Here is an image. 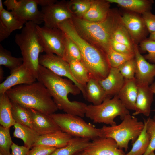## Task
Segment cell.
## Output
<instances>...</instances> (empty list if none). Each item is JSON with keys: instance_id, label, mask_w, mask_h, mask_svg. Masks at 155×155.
Masks as SVG:
<instances>
[{"instance_id": "cell-14", "label": "cell", "mask_w": 155, "mask_h": 155, "mask_svg": "<svg viewBox=\"0 0 155 155\" xmlns=\"http://www.w3.org/2000/svg\"><path fill=\"white\" fill-rule=\"evenodd\" d=\"M89 155H125L116 142L109 137H98L90 142L84 150Z\"/></svg>"}, {"instance_id": "cell-8", "label": "cell", "mask_w": 155, "mask_h": 155, "mask_svg": "<svg viewBox=\"0 0 155 155\" xmlns=\"http://www.w3.org/2000/svg\"><path fill=\"white\" fill-rule=\"evenodd\" d=\"M129 114L116 95L112 98L106 99L101 104L97 105H87L85 116L94 123H104L111 126L116 125L115 118L119 116L123 120L124 117Z\"/></svg>"}, {"instance_id": "cell-20", "label": "cell", "mask_w": 155, "mask_h": 155, "mask_svg": "<svg viewBox=\"0 0 155 155\" xmlns=\"http://www.w3.org/2000/svg\"><path fill=\"white\" fill-rule=\"evenodd\" d=\"M137 92V83L135 78L125 79L124 84L117 95L126 108L135 111Z\"/></svg>"}, {"instance_id": "cell-37", "label": "cell", "mask_w": 155, "mask_h": 155, "mask_svg": "<svg viewBox=\"0 0 155 155\" xmlns=\"http://www.w3.org/2000/svg\"><path fill=\"white\" fill-rule=\"evenodd\" d=\"M10 128L0 126V153L4 155H11L10 150L13 143L11 136Z\"/></svg>"}, {"instance_id": "cell-12", "label": "cell", "mask_w": 155, "mask_h": 155, "mask_svg": "<svg viewBox=\"0 0 155 155\" xmlns=\"http://www.w3.org/2000/svg\"><path fill=\"white\" fill-rule=\"evenodd\" d=\"M40 65L46 67L57 75L71 80L80 89L84 98L85 87L79 84L73 76L69 63L62 57L53 54L41 55L39 56Z\"/></svg>"}, {"instance_id": "cell-45", "label": "cell", "mask_w": 155, "mask_h": 155, "mask_svg": "<svg viewBox=\"0 0 155 155\" xmlns=\"http://www.w3.org/2000/svg\"><path fill=\"white\" fill-rule=\"evenodd\" d=\"M38 4L42 7L46 6L56 1V0H36Z\"/></svg>"}, {"instance_id": "cell-44", "label": "cell", "mask_w": 155, "mask_h": 155, "mask_svg": "<svg viewBox=\"0 0 155 155\" xmlns=\"http://www.w3.org/2000/svg\"><path fill=\"white\" fill-rule=\"evenodd\" d=\"M11 155H28L30 149L24 146H19L13 143L11 146Z\"/></svg>"}, {"instance_id": "cell-47", "label": "cell", "mask_w": 155, "mask_h": 155, "mask_svg": "<svg viewBox=\"0 0 155 155\" xmlns=\"http://www.w3.org/2000/svg\"><path fill=\"white\" fill-rule=\"evenodd\" d=\"M4 76V71L1 66H0V80L1 82L3 80Z\"/></svg>"}, {"instance_id": "cell-27", "label": "cell", "mask_w": 155, "mask_h": 155, "mask_svg": "<svg viewBox=\"0 0 155 155\" xmlns=\"http://www.w3.org/2000/svg\"><path fill=\"white\" fill-rule=\"evenodd\" d=\"M26 22L12 11L4 9L0 13V25L10 34L14 30L22 29Z\"/></svg>"}, {"instance_id": "cell-15", "label": "cell", "mask_w": 155, "mask_h": 155, "mask_svg": "<svg viewBox=\"0 0 155 155\" xmlns=\"http://www.w3.org/2000/svg\"><path fill=\"white\" fill-rule=\"evenodd\" d=\"M134 50L136 65L135 78L137 83L151 84L155 76V64L150 63L146 61L140 53L137 44L135 43Z\"/></svg>"}, {"instance_id": "cell-31", "label": "cell", "mask_w": 155, "mask_h": 155, "mask_svg": "<svg viewBox=\"0 0 155 155\" xmlns=\"http://www.w3.org/2000/svg\"><path fill=\"white\" fill-rule=\"evenodd\" d=\"M144 127L141 133L136 141L132 144L131 150L125 155H144L149 145L150 138L146 130L144 121Z\"/></svg>"}, {"instance_id": "cell-42", "label": "cell", "mask_w": 155, "mask_h": 155, "mask_svg": "<svg viewBox=\"0 0 155 155\" xmlns=\"http://www.w3.org/2000/svg\"><path fill=\"white\" fill-rule=\"evenodd\" d=\"M142 18L148 32L151 33L155 32V15L147 11L142 14Z\"/></svg>"}, {"instance_id": "cell-24", "label": "cell", "mask_w": 155, "mask_h": 155, "mask_svg": "<svg viewBox=\"0 0 155 155\" xmlns=\"http://www.w3.org/2000/svg\"><path fill=\"white\" fill-rule=\"evenodd\" d=\"M90 142L88 139L73 137L65 146L56 148L50 155H75L84 151Z\"/></svg>"}, {"instance_id": "cell-13", "label": "cell", "mask_w": 155, "mask_h": 155, "mask_svg": "<svg viewBox=\"0 0 155 155\" xmlns=\"http://www.w3.org/2000/svg\"><path fill=\"white\" fill-rule=\"evenodd\" d=\"M10 73V75L0 84V94L5 93L14 86L31 84L37 80L35 74L23 64Z\"/></svg>"}, {"instance_id": "cell-26", "label": "cell", "mask_w": 155, "mask_h": 155, "mask_svg": "<svg viewBox=\"0 0 155 155\" xmlns=\"http://www.w3.org/2000/svg\"><path fill=\"white\" fill-rule=\"evenodd\" d=\"M11 101L6 93L0 94V124L6 128H10L16 122L12 116Z\"/></svg>"}, {"instance_id": "cell-38", "label": "cell", "mask_w": 155, "mask_h": 155, "mask_svg": "<svg viewBox=\"0 0 155 155\" xmlns=\"http://www.w3.org/2000/svg\"><path fill=\"white\" fill-rule=\"evenodd\" d=\"M146 125L147 132L150 137L148 147L144 155H148L155 150V121L149 117L146 120L144 119Z\"/></svg>"}, {"instance_id": "cell-4", "label": "cell", "mask_w": 155, "mask_h": 155, "mask_svg": "<svg viewBox=\"0 0 155 155\" xmlns=\"http://www.w3.org/2000/svg\"><path fill=\"white\" fill-rule=\"evenodd\" d=\"M80 35L91 44L105 53L111 47L113 33L120 22V17L111 10L104 20L91 22L74 16L71 19Z\"/></svg>"}, {"instance_id": "cell-6", "label": "cell", "mask_w": 155, "mask_h": 155, "mask_svg": "<svg viewBox=\"0 0 155 155\" xmlns=\"http://www.w3.org/2000/svg\"><path fill=\"white\" fill-rule=\"evenodd\" d=\"M122 120L118 125H104L101 128L104 137L113 139L120 149L127 151L129 141L133 144L136 141L144 129V123L130 114Z\"/></svg>"}, {"instance_id": "cell-32", "label": "cell", "mask_w": 155, "mask_h": 155, "mask_svg": "<svg viewBox=\"0 0 155 155\" xmlns=\"http://www.w3.org/2000/svg\"><path fill=\"white\" fill-rule=\"evenodd\" d=\"M11 101L12 115L16 123L33 129L31 117L28 108Z\"/></svg>"}, {"instance_id": "cell-34", "label": "cell", "mask_w": 155, "mask_h": 155, "mask_svg": "<svg viewBox=\"0 0 155 155\" xmlns=\"http://www.w3.org/2000/svg\"><path fill=\"white\" fill-rule=\"evenodd\" d=\"M112 39L124 44L131 50H134V44L127 30L120 22L112 36Z\"/></svg>"}, {"instance_id": "cell-3", "label": "cell", "mask_w": 155, "mask_h": 155, "mask_svg": "<svg viewBox=\"0 0 155 155\" xmlns=\"http://www.w3.org/2000/svg\"><path fill=\"white\" fill-rule=\"evenodd\" d=\"M5 93L12 101L27 108L49 115L58 110L47 88L38 81L14 86Z\"/></svg>"}, {"instance_id": "cell-23", "label": "cell", "mask_w": 155, "mask_h": 155, "mask_svg": "<svg viewBox=\"0 0 155 155\" xmlns=\"http://www.w3.org/2000/svg\"><path fill=\"white\" fill-rule=\"evenodd\" d=\"M84 98L92 104L97 105L101 104L107 96L98 80L90 78L85 87Z\"/></svg>"}, {"instance_id": "cell-33", "label": "cell", "mask_w": 155, "mask_h": 155, "mask_svg": "<svg viewBox=\"0 0 155 155\" xmlns=\"http://www.w3.org/2000/svg\"><path fill=\"white\" fill-rule=\"evenodd\" d=\"M23 63L22 57H16L11 52L0 44V65H3L10 70V72L21 66Z\"/></svg>"}, {"instance_id": "cell-19", "label": "cell", "mask_w": 155, "mask_h": 155, "mask_svg": "<svg viewBox=\"0 0 155 155\" xmlns=\"http://www.w3.org/2000/svg\"><path fill=\"white\" fill-rule=\"evenodd\" d=\"M125 79L118 68L111 67L109 73L104 79L98 80L108 97L117 95L123 86Z\"/></svg>"}, {"instance_id": "cell-16", "label": "cell", "mask_w": 155, "mask_h": 155, "mask_svg": "<svg viewBox=\"0 0 155 155\" xmlns=\"http://www.w3.org/2000/svg\"><path fill=\"white\" fill-rule=\"evenodd\" d=\"M120 20L134 43L144 37L148 30L142 18L132 13H126L120 17Z\"/></svg>"}, {"instance_id": "cell-9", "label": "cell", "mask_w": 155, "mask_h": 155, "mask_svg": "<svg viewBox=\"0 0 155 155\" xmlns=\"http://www.w3.org/2000/svg\"><path fill=\"white\" fill-rule=\"evenodd\" d=\"M40 43L44 52L53 54L63 57L64 51V33L59 28H49L36 26Z\"/></svg>"}, {"instance_id": "cell-39", "label": "cell", "mask_w": 155, "mask_h": 155, "mask_svg": "<svg viewBox=\"0 0 155 155\" xmlns=\"http://www.w3.org/2000/svg\"><path fill=\"white\" fill-rule=\"evenodd\" d=\"M117 68L125 79L135 78L136 65L134 57L125 62Z\"/></svg>"}, {"instance_id": "cell-30", "label": "cell", "mask_w": 155, "mask_h": 155, "mask_svg": "<svg viewBox=\"0 0 155 155\" xmlns=\"http://www.w3.org/2000/svg\"><path fill=\"white\" fill-rule=\"evenodd\" d=\"M63 33L64 51L62 58L68 63L73 60L82 61L81 53L78 46L71 38Z\"/></svg>"}, {"instance_id": "cell-51", "label": "cell", "mask_w": 155, "mask_h": 155, "mask_svg": "<svg viewBox=\"0 0 155 155\" xmlns=\"http://www.w3.org/2000/svg\"><path fill=\"white\" fill-rule=\"evenodd\" d=\"M148 155H155V153L154 152H151Z\"/></svg>"}, {"instance_id": "cell-28", "label": "cell", "mask_w": 155, "mask_h": 155, "mask_svg": "<svg viewBox=\"0 0 155 155\" xmlns=\"http://www.w3.org/2000/svg\"><path fill=\"white\" fill-rule=\"evenodd\" d=\"M111 3L117 4L120 6L131 11L143 14L150 10L153 1L147 0H107Z\"/></svg>"}, {"instance_id": "cell-52", "label": "cell", "mask_w": 155, "mask_h": 155, "mask_svg": "<svg viewBox=\"0 0 155 155\" xmlns=\"http://www.w3.org/2000/svg\"><path fill=\"white\" fill-rule=\"evenodd\" d=\"M0 155H3V154H2L0 153Z\"/></svg>"}, {"instance_id": "cell-22", "label": "cell", "mask_w": 155, "mask_h": 155, "mask_svg": "<svg viewBox=\"0 0 155 155\" xmlns=\"http://www.w3.org/2000/svg\"><path fill=\"white\" fill-rule=\"evenodd\" d=\"M72 137L61 130H59L40 135L33 147L43 145L60 148L65 146Z\"/></svg>"}, {"instance_id": "cell-50", "label": "cell", "mask_w": 155, "mask_h": 155, "mask_svg": "<svg viewBox=\"0 0 155 155\" xmlns=\"http://www.w3.org/2000/svg\"><path fill=\"white\" fill-rule=\"evenodd\" d=\"M75 155H89L84 151L79 152Z\"/></svg>"}, {"instance_id": "cell-18", "label": "cell", "mask_w": 155, "mask_h": 155, "mask_svg": "<svg viewBox=\"0 0 155 155\" xmlns=\"http://www.w3.org/2000/svg\"><path fill=\"white\" fill-rule=\"evenodd\" d=\"M137 95L135 104V112L133 116L140 114L148 116L151 111V107L153 100L154 93L149 85L137 83Z\"/></svg>"}, {"instance_id": "cell-25", "label": "cell", "mask_w": 155, "mask_h": 155, "mask_svg": "<svg viewBox=\"0 0 155 155\" xmlns=\"http://www.w3.org/2000/svg\"><path fill=\"white\" fill-rule=\"evenodd\" d=\"M13 126V137L22 140L26 147L30 149L32 148L40 135L34 129L18 123Z\"/></svg>"}, {"instance_id": "cell-2", "label": "cell", "mask_w": 155, "mask_h": 155, "mask_svg": "<svg viewBox=\"0 0 155 155\" xmlns=\"http://www.w3.org/2000/svg\"><path fill=\"white\" fill-rule=\"evenodd\" d=\"M58 28L78 46L81 53L82 61L88 71L90 78L98 80L105 78L109 73L111 67L105 53L81 36L71 19L62 22L58 25Z\"/></svg>"}, {"instance_id": "cell-17", "label": "cell", "mask_w": 155, "mask_h": 155, "mask_svg": "<svg viewBox=\"0 0 155 155\" xmlns=\"http://www.w3.org/2000/svg\"><path fill=\"white\" fill-rule=\"evenodd\" d=\"M33 129L40 135L61 130L50 115L36 110L28 108Z\"/></svg>"}, {"instance_id": "cell-21", "label": "cell", "mask_w": 155, "mask_h": 155, "mask_svg": "<svg viewBox=\"0 0 155 155\" xmlns=\"http://www.w3.org/2000/svg\"><path fill=\"white\" fill-rule=\"evenodd\" d=\"M110 3L107 0H91L89 9L81 18L93 22L104 20L111 11Z\"/></svg>"}, {"instance_id": "cell-49", "label": "cell", "mask_w": 155, "mask_h": 155, "mask_svg": "<svg viewBox=\"0 0 155 155\" xmlns=\"http://www.w3.org/2000/svg\"><path fill=\"white\" fill-rule=\"evenodd\" d=\"M3 4L2 0H0V13L4 9Z\"/></svg>"}, {"instance_id": "cell-48", "label": "cell", "mask_w": 155, "mask_h": 155, "mask_svg": "<svg viewBox=\"0 0 155 155\" xmlns=\"http://www.w3.org/2000/svg\"><path fill=\"white\" fill-rule=\"evenodd\" d=\"M148 39L154 41H155V31L150 33Z\"/></svg>"}, {"instance_id": "cell-43", "label": "cell", "mask_w": 155, "mask_h": 155, "mask_svg": "<svg viewBox=\"0 0 155 155\" xmlns=\"http://www.w3.org/2000/svg\"><path fill=\"white\" fill-rule=\"evenodd\" d=\"M111 46L112 49L118 52L134 55V51L131 50L126 45L119 42L112 38L111 41Z\"/></svg>"}, {"instance_id": "cell-36", "label": "cell", "mask_w": 155, "mask_h": 155, "mask_svg": "<svg viewBox=\"0 0 155 155\" xmlns=\"http://www.w3.org/2000/svg\"><path fill=\"white\" fill-rule=\"evenodd\" d=\"M68 3L73 16L81 18L89 9L91 0H71L68 1Z\"/></svg>"}, {"instance_id": "cell-10", "label": "cell", "mask_w": 155, "mask_h": 155, "mask_svg": "<svg viewBox=\"0 0 155 155\" xmlns=\"http://www.w3.org/2000/svg\"><path fill=\"white\" fill-rule=\"evenodd\" d=\"M3 4L8 11L11 10L26 22L38 25L43 22L42 13L38 9L36 0H6Z\"/></svg>"}, {"instance_id": "cell-11", "label": "cell", "mask_w": 155, "mask_h": 155, "mask_svg": "<svg viewBox=\"0 0 155 155\" xmlns=\"http://www.w3.org/2000/svg\"><path fill=\"white\" fill-rule=\"evenodd\" d=\"M44 26L51 28H58L62 22L71 19L73 15L69 7L68 1H57L42 7Z\"/></svg>"}, {"instance_id": "cell-29", "label": "cell", "mask_w": 155, "mask_h": 155, "mask_svg": "<svg viewBox=\"0 0 155 155\" xmlns=\"http://www.w3.org/2000/svg\"><path fill=\"white\" fill-rule=\"evenodd\" d=\"M71 73L80 84L85 87L90 77L88 71L82 61L73 60L68 63Z\"/></svg>"}, {"instance_id": "cell-46", "label": "cell", "mask_w": 155, "mask_h": 155, "mask_svg": "<svg viewBox=\"0 0 155 155\" xmlns=\"http://www.w3.org/2000/svg\"><path fill=\"white\" fill-rule=\"evenodd\" d=\"M150 87L153 93L155 94V82L152 83ZM153 119L155 121V115Z\"/></svg>"}, {"instance_id": "cell-5", "label": "cell", "mask_w": 155, "mask_h": 155, "mask_svg": "<svg viewBox=\"0 0 155 155\" xmlns=\"http://www.w3.org/2000/svg\"><path fill=\"white\" fill-rule=\"evenodd\" d=\"M37 24L27 22L20 33L17 34L15 41L21 51L23 64L31 70L37 76L39 65V54L44 52L37 32Z\"/></svg>"}, {"instance_id": "cell-7", "label": "cell", "mask_w": 155, "mask_h": 155, "mask_svg": "<svg viewBox=\"0 0 155 155\" xmlns=\"http://www.w3.org/2000/svg\"><path fill=\"white\" fill-rule=\"evenodd\" d=\"M50 115L61 131L72 137L90 140L104 137L101 128L87 123L80 116L67 113H55Z\"/></svg>"}, {"instance_id": "cell-35", "label": "cell", "mask_w": 155, "mask_h": 155, "mask_svg": "<svg viewBox=\"0 0 155 155\" xmlns=\"http://www.w3.org/2000/svg\"><path fill=\"white\" fill-rule=\"evenodd\" d=\"M105 54L110 66L113 67L117 68L125 62L134 57V55L121 53L115 51L111 47L105 53Z\"/></svg>"}, {"instance_id": "cell-41", "label": "cell", "mask_w": 155, "mask_h": 155, "mask_svg": "<svg viewBox=\"0 0 155 155\" xmlns=\"http://www.w3.org/2000/svg\"><path fill=\"white\" fill-rule=\"evenodd\" d=\"M56 148L43 145L35 146L29 150L28 155H50Z\"/></svg>"}, {"instance_id": "cell-1", "label": "cell", "mask_w": 155, "mask_h": 155, "mask_svg": "<svg viewBox=\"0 0 155 155\" xmlns=\"http://www.w3.org/2000/svg\"><path fill=\"white\" fill-rule=\"evenodd\" d=\"M36 79L47 88L58 109L65 113L84 117L87 105L80 102L71 101L68 98L69 94L76 96L81 92L71 80L63 78L40 65Z\"/></svg>"}, {"instance_id": "cell-40", "label": "cell", "mask_w": 155, "mask_h": 155, "mask_svg": "<svg viewBox=\"0 0 155 155\" xmlns=\"http://www.w3.org/2000/svg\"><path fill=\"white\" fill-rule=\"evenodd\" d=\"M140 46L142 50L148 52L144 57L146 59L155 64V41L148 39H144L140 42Z\"/></svg>"}]
</instances>
